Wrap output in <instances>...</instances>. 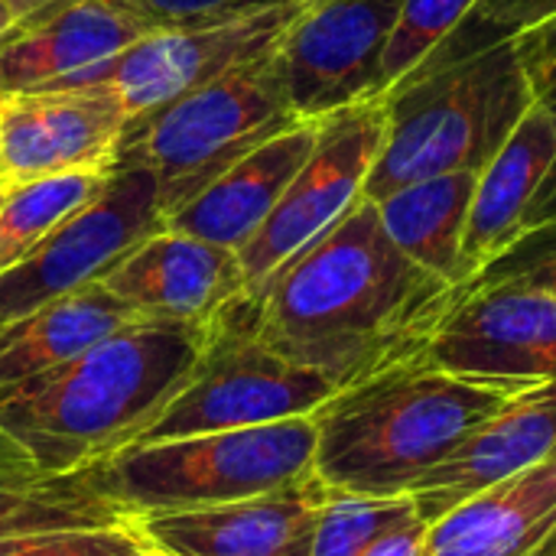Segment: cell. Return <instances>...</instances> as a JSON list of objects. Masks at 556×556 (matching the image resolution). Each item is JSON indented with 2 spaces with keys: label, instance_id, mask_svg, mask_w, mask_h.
<instances>
[{
  "label": "cell",
  "instance_id": "6da1fadb",
  "mask_svg": "<svg viewBox=\"0 0 556 556\" xmlns=\"http://www.w3.org/2000/svg\"><path fill=\"white\" fill-rule=\"evenodd\" d=\"M459 290L404 257L378 205L362 195L261 290L241 296V309L267 349L349 388L417 358Z\"/></svg>",
  "mask_w": 556,
  "mask_h": 556
},
{
  "label": "cell",
  "instance_id": "7a4b0ae2",
  "mask_svg": "<svg viewBox=\"0 0 556 556\" xmlns=\"http://www.w3.org/2000/svg\"><path fill=\"white\" fill-rule=\"evenodd\" d=\"M208 326L134 319L7 391L0 433L42 472L78 476L130 450L189 381Z\"/></svg>",
  "mask_w": 556,
  "mask_h": 556
},
{
  "label": "cell",
  "instance_id": "3957f363",
  "mask_svg": "<svg viewBox=\"0 0 556 556\" xmlns=\"http://www.w3.org/2000/svg\"><path fill=\"white\" fill-rule=\"evenodd\" d=\"M541 381H495L407 358L326 401L313 472L329 492L397 498L453 456L489 417Z\"/></svg>",
  "mask_w": 556,
  "mask_h": 556
},
{
  "label": "cell",
  "instance_id": "277c9868",
  "mask_svg": "<svg viewBox=\"0 0 556 556\" xmlns=\"http://www.w3.org/2000/svg\"><path fill=\"white\" fill-rule=\"evenodd\" d=\"M534 104L518 42L401 81L384 94L388 127L365 199L433 176L482 173Z\"/></svg>",
  "mask_w": 556,
  "mask_h": 556
},
{
  "label": "cell",
  "instance_id": "5b68a950",
  "mask_svg": "<svg viewBox=\"0 0 556 556\" xmlns=\"http://www.w3.org/2000/svg\"><path fill=\"white\" fill-rule=\"evenodd\" d=\"M316 420L199 433L130 446L88 469L94 492L130 521L248 502L313 476Z\"/></svg>",
  "mask_w": 556,
  "mask_h": 556
},
{
  "label": "cell",
  "instance_id": "8992f818",
  "mask_svg": "<svg viewBox=\"0 0 556 556\" xmlns=\"http://www.w3.org/2000/svg\"><path fill=\"white\" fill-rule=\"evenodd\" d=\"M300 121L277 49L127 124L117 160L150 169L169 218L264 140ZM114 160V163H117Z\"/></svg>",
  "mask_w": 556,
  "mask_h": 556
},
{
  "label": "cell",
  "instance_id": "52a82bcc",
  "mask_svg": "<svg viewBox=\"0 0 556 556\" xmlns=\"http://www.w3.org/2000/svg\"><path fill=\"white\" fill-rule=\"evenodd\" d=\"M339 391L326 375L267 349L251 332L238 296L208 323L189 381L134 446L313 417Z\"/></svg>",
  "mask_w": 556,
  "mask_h": 556
},
{
  "label": "cell",
  "instance_id": "ba28073f",
  "mask_svg": "<svg viewBox=\"0 0 556 556\" xmlns=\"http://www.w3.org/2000/svg\"><path fill=\"white\" fill-rule=\"evenodd\" d=\"M156 179L117 160L104 189L0 274V332L33 309L104 280L140 241L163 231Z\"/></svg>",
  "mask_w": 556,
  "mask_h": 556
},
{
  "label": "cell",
  "instance_id": "9c48e42d",
  "mask_svg": "<svg viewBox=\"0 0 556 556\" xmlns=\"http://www.w3.org/2000/svg\"><path fill=\"white\" fill-rule=\"evenodd\" d=\"M384 98L319 117V137L270 218L238 251L244 296L261 290L287 261L326 235L362 195L384 143Z\"/></svg>",
  "mask_w": 556,
  "mask_h": 556
},
{
  "label": "cell",
  "instance_id": "30bf717a",
  "mask_svg": "<svg viewBox=\"0 0 556 556\" xmlns=\"http://www.w3.org/2000/svg\"><path fill=\"white\" fill-rule=\"evenodd\" d=\"M306 7L309 0H274L205 23L160 26L94 72L88 85H111L137 121L277 49Z\"/></svg>",
  "mask_w": 556,
  "mask_h": 556
},
{
  "label": "cell",
  "instance_id": "8fae6325",
  "mask_svg": "<svg viewBox=\"0 0 556 556\" xmlns=\"http://www.w3.org/2000/svg\"><path fill=\"white\" fill-rule=\"evenodd\" d=\"M404 0H309L277 46L300 121L384 98V49Z\"/></svg>",
  "mask_w": 556,
  "mask_h": 556
},
{
  "label": "cell",
  "instance_id": "7c38bea8",
  "mask_svg": "<svg viewBox=\"0 0 556 556\" xmlns=\"http://www.w3.org/2000/svg\"><path fill=\"white\" fill-rule=\"evenodd\" d=\"M424 362L469 378H556V296L521 283H466L420 352Z\"/></svg>",
  "mask_w": 556,
  "mask_h": 556
},
{
  "label": "cell",
  "instance_id": "4fadbf2b",
  "mask_svg": "<svg viewBox=\"0 0 556 556\" xmlns=\"http://www.w3.org/2000/svg\"><path fill=\"white\" fill-rule=\"evenodd\" d=\"M130 114L104 85L7 94L0 104V189L75 173L111 169Z\"/></svg>",
  "mask_w": 556,
  "mask_h": 556
},
{
  "label": "cell",
  "instance_id": "5bb4252c",
  "mask_svg": "<svg viewBox=\"0 0 556 556\" xmlns=\"http://www.w3.org/2000/svg\"><path fill=\"white\" fill-rule=\"evenodd\" d=\"M329 489L313 476L218 508L137 518L143 544L163 556H313Z\"/></svg>",
  "mask_w": 556,
  "mask_h": 556
},
{
  "label": "cell",
  "instance_id": "9a60e30c",
  "mask_svg": "<svg viewBox=\"0 0 556 556\" xmlns=\"http://www.w3.org/2000/svg\"><path fill=\"white\" fill-rule=\"evenodd\" d=\"M156 29L137 0H72L46 23L0 39V94L88 85Z\"/></svg>",
  "mask_w": 556,
  "mask_h": 556
},
{
  "label": "cell",
  "instance_id": "2e32d148",
  "mask_svg": "<svg viewBox=\"0 0 556 556\" xmlns=\"http://www.w3.org/2000/svg\"><path fill=\"white\" fill-rule=\"evenodd\" d=\"M137 319L208 326L244 296L238 254L182 231H156L140 241L104 280Z\"/></svg>",
  "mask_w": 556,
  "mask_h": 556
},
{
  "label": "cell",
  "instance_id": "e0dca14e",
  "mask_svg": "<svg viewBox=\"0 0 556 556\" xmlns=\"http://www.w3.org/2000/svg\"><path fill=\"white\" fill-rule=\"evenodd\" d=\"M556 450V378L528 388L489 417L453 456L430 469L410 492L430 528L469 498L521 476Z\"/></svg>",
  "mask_w": 556,
  "mask_h": 556
},
{
  "label": "cell",
  "instance_id": "ac0fdd59",
  "mask_svg": "<svg viewBox=\"0 0 556 556\" xmlns=\"http://www.w3.org/2000/svg\"><path fill=\"white\" fill-rule=\"evenodd\" d=\"M319 121H293L257 150H251L244 160H238L212 186H205L192 202L173 212L163 228L238 254L270 218L280 195L313 153Z\"/></svg>",
  "mask_w": 556,
  "mask_h": 556
},
{
  "label": "cell",
  "instance_id": "d6986e66",
  "mask_svg": "<svg viewBox=\"0 0 556 556\" xmlns=\"http://www.w3.org/2000/svg\"><path fill=\"white\" fill-rule=\"evenodd\" d=\"M556 163V117L534 104L479 173L459 254V283L489 267L521 231L534 195Z\"/></svg>",
  "mask_w": 556,
  "mask_h": 556
},
{
  "label": "cell",
  "instance_id": "ffe728a7",
  "mask_svg": "<svg viewBox=\"0 0 556 556\" xmlns=\"http://www.w3.org/2000/svg\"><path fill=\"white\" fill-rule=\"evenodd\" d=\"M556 528V450L430 525L424 556H531Z\"/></svg>",
  "mask_w": 556,
  "mask_h": 556
},
{
  "label": "cell",
  "instance_id": "44dd1931",
  "mask_svg": "<svg viewBox=\"0 0 556 556\" xmlns=\"http://www.w3.org/2000/svg\"><path fill=\"white\" fill-rule=\"evenodd\" d=\"M137 316L101 283L59 296L0 332V397L108 339Z\"/></svg>",
  "mask_w": 556,
  "mask_h": 556
},
{
  "label": "cell",
  "instance_id": "7402d4cb",
  "mask_svg": "<svg viewBox=\"0 0 556 556\" xmlns=\"http://www.w3.org/2000/svg\"><path fill=\"white\" fill-rule=\"evenodd\" d=\"M124 525L134 521L101 492H94L88 472H42L26 453H20L0 433V541L49 531H91Z\"/></svg>",
  "mask_w": 556,
  "mask_h": 556
},
{
  "label": "cell",
  "instance_id": "603a6c76",
  "mask_svg": "<svg viewBox=\"0 0 556 556\" xmlns=\"http://www.w3.org/2000/svg\"><path fill=\"white\" fill-rule=\"evenodd\" d=\"M479 173H450L410 182L378 199V218L388 238L427 274L459 283V254L469 225Z\"/></svg>",
  "mask_w": 556,
  "mask_h": 556
},
{
  "label": "cell",
  "instance_id": "cb8c5ba5",
  "mask_svg": "<svg viewBox=\"0 0 556 556\" xmlns=\"http://www.w3.org/2000/svg\"><path fill=\"white\" fill-rule=\"evenodd\" d=\"M111 169H75L0 189V274L85 208L104 189Z\"/></svg>",
  "mask_w": 556,
  "mask_h": 556
},
{
  "label": "cell",
  "instance_id": "d4e9b609",
  "mask_svg": "<svg viewBox=\"0 0 556 556\" xmlns=\"http://www.w3.org/2000/svg\"><path fill=\"white\" fill-rule=\"evenodd\" d=\"M551 20H556V0H476L463 23L427 55V62L410 78L433 75L505 42H518Z\"/></svg>",
  "mask_w": 556,
  "mask_h": 556
},
{
  "label": "cell",
  "instance_id": "484cf974",
  "mask_svg": "<svg viewBox=\"0 0 556 556\" xmlns=\"http://www.w3.org/2000/svg\"><path fill=\"white\" fill-rule=\"evenodd\" d=\"M417 518L420 515L410 495L368 498L329 492L316 525L313 556H362L378 538Z\"/></svg>",
  "mask_w": 556,
  "mask_h": 556
},
{
  "label": "cell",
  "instance_id": "4316f807",
  "mask_svg": "<svg viewBox=\"0 0 556 556\" xmlns=\"http://www.w3.org/2000/svg\"><path fill=\"white\" fill-rule=\"evenodd\" d=\"M472 3L476 0H404L384 49V94L427 62V55L463 23Z\"/></svg>",
  "mask_w": 556,
  "mask_h": 556
},
{
  "label": "cell",
  "instance_id": "83f0119b",
  "mask_svg": "<svg viewBox=\"0 0 556 556\" xmlns=\"http://www.w3.org/2000/svg\"><path fill=\"white\" fill-rule=\"evenodd\" d=\"M469 283H521L547 290L556 296V215L521 231L489 267H482ZM466 287V283H463Z\"/></svg>",
  "mask_w": 556,
  "mask_h": 556
},
{
  "label": "cell",
  "instance_id": "f1b7e54d",
  "mask_svg": "<svg viewBox=\"0 0 556 556\" xmlns=\"http://www.w3.org/2000/svg\"><path fill=\"white\" fill-rule=\"evenodd\" d=\"M143 547L134 525L91 531H49L0 541V556H130Z\"/></svg>",
  "mask_w": 556,
  "mask_h": 556
},
{
  "label": "cell",
  "instance_id": "f546056e",
  "mask_svg": "<svg viewBox=\"0 0 556 556\" xmlns=\"http://www.w3.org/2000/svg\"><path fill=\"white\" fill-rule=\"evenodd\" d=\"M534 101L556 117V20L518 39Z\"/></svg>",
  "mask_w": 556,
  "mask_h": 556
},
{
  "label": "cell",
  "instance_id": "4dcf8cb0",
  "mask_svg": "<svg viewBox=\"0 0 556 556\" xmlns=\"http://www.w3.org/2000/svg\"><path fill=\"white\" fill-rule=\"evenodd\" d=\"M156 26H189L218 16H231L274 0H137Z\"/></svg>",
  "mask_w": 556,
  "mask_h": 556
},
{
  "label": "cell",
  "instance_id": "1f68e13d",
  "mask_svg": "<svg viewBox=\"0 0 556 556\" xmlns=\"http://www.w3.org/2000/svg\"><path fill=\"white\" fill-rule=\"evenodd\" d=\"M427 534H430V528L417 518V521H407V525L388 531L384 538H378L362 556H424Z\"/></svg>",
  "mask_w": 556,
  "mask_h": 556
},
{
  "label": "cell",
  "instance_id": "d6a6232c",
  "mask_svg": "<svg viewBox=\"0 0 556 556\" xmlns=\"http://www.w3.org/2000/svg\"><path fill=\"white\" fill-rule=\"evenodd\" d=\"M10 10H13V16H16V26H13V33H23V29H29V26H39V23H46L49 16H55L59 10H65L72 0H3ZM10 33V36H13Z\"/></svg>",
  "mask_w": 556,
  "mask_h": 556
},
{
  "label": "cell",
  "instance_id": "836d02e7",
  "mask_svg": "<svg viewBox=\"0 0 556 556\" xmlns=\"http://www.w3.org/2000/svg\"><path fill=\"white\" fill-rule=\"evenodd\" d=\"M554 215H556V163H554V169H551V176L544 179L541 192L534 195L531 208H528L525 231H528V228H534V225H541V222H547V218H554Z\"/></svg>",
  "mask_w": 556,
  "mask_h": 556
},
{
  "label": "cell",
  "instance_id": "e575fe53",
  "mask_svg": "<svg viewBox=\"0 0 556 556\" xmlns=\"http://www.w3.org/2000/svg\"><path fill=\"white\" fill-rule=\"evenodd\" d=\"M13 26H16V16H13V10L0 0V39H7V36L13 33Z\"/></svg>",
  "mask_w": 556,
  "mask_h": 556
},
{
  "label": "cell",
  "instance_id": "d590c367",
  "mask_svg": "<svg viewBox=\"0 0 556 556\" xmlns=\"http://www.w3.org/2000/svg\"><path fill=\"white\" fill-rule=\"evenodd\" d=\"M130 556H163V554H156V551H150V547L143 544L140 551H134V554H130Z\"/></svg>",
  "mask_w": 556,
  "mask_h": 556
},
{
  "label": "cell",
  "instance_id": "8d00e7d4",
  "mask_svg": "<svg viewBox=\"0 0 556 556\" xmlns=\"http://www.w3.org/2000/svg\"><path fill=\"white\" fill-rule=\"evenodd\" d=\"M0 104H3V94H0Z\"/></svg>",
  "mask_w": 556,
  "mask_h": 556
}]
</instances>
